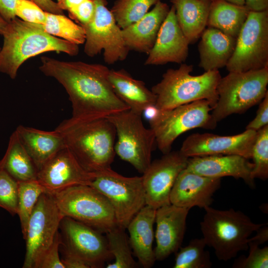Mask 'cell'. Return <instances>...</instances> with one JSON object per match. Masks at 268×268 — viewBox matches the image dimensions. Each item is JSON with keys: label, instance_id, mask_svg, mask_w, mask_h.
<instances>
[{"label": "cell", "instance_id": "6da1fadb", "mask_svg": "<svg viewBox=\"0 0 268 268\" xmlns=\"http://www.w3.org/2000/svg\"><path fill=\"white\" fill-rule=\"evenodd\" d=\"M40 71L54 78L65 89L71 103V119L107 117L130 109L114 92L108 75L110 69L100 64L63 61L41 58Z\"/></svg>", "mask_w": 268, "mask_h": 268}, {"label": "cell", "instance_id": "7a4b0ae2", "mask_svg": "<svg viewBox=\"0 0 268 268\" xmlns=\"http://www.w3.org/2000/svg\"><path fill=\"white\" fill-rule=\"evenodd\" d=\"M66 147L88 171L97 173L111 168L116 154L115 128L107 117L64 120L55 129Z\"/></svg>", "mask_w": 268, "mask_h": 268}, {"label": "cell", "instance_id": "3957f363", "mask_svg": "<svg viewBox=\"0 0 268 268\" xmlns=\"http://www.w3.org/2000/svg\"><path fill=\"white\" fill-rule=\"evenodd\" d=\"M0 71L15 79L20 66L27 60L45 52L55 51L76 56L78 45L47 33L43 25L24 21L18 17L8 22L2 35Z\"/></svg>", "mask_w": 268, "mask_h": 268}, {"label": "cell", "instance_id": "277c9868", "mask_svg": "<svg viewBox=\"0 0 268 268\" xmlns=\"http://www.w3.org/2000/svg\"><path fill=\"white\" fill-rule=\"evenodd\" d=\"M191 65L181 64L176 69L169 68L151 91L156 96L159 110H168L192 102L206 100L212 108L216 104L217 86L221 76L218 70H209L198 75L191 74Z\"/></svg>", "mask_w": 268, "mask_h": 268}, {"label": "cell", "instance_id": "5b68a950", "mask_svg": "<svg viewBox=\"0 0 268 268\" xmlns=\"http://www.w3.org/2000/svg\"><path fill=\"white\" fill-rule=\"evenodd\" d=\"M200 223L206 246L212 248L217 258L227 261L248 250L250 236L265 224L254 222L240 210L217 209L207 206Z\"/></svg>", "mask_w": 268, "mask_h": 268}, {"label": "cell", "instance_id": "8992f818", "mask_svg": "<svg viewBox=\"0 0 268 268\" xmlns=\"http://www.w3.org/2000/svg\"><path fill=\"white\" fill-rule=\"evenodd\" d=\"M268 67L229 72L217 86L218 99L211 115L217 123L230 115L242 114L260 103L268 91Z\"/></svg>", "mask_w": 268, "mask_h": 268}, {"label": "cell", "instance_id": "52a82bcc", "mask_svg": "<svg viewBox=\"0 0 268 268\" xmlns=\"http://www.w3.org/2000/svg\"><path fill=\"white\" fill-rule=\"evenodd\" d=\"M51 194L64 216L102 233H106L118 225L110 202L90 185H74Z\"/></svg>", "mask_w": 268, "mask_h": 268}, {"label": "cell", "instance_id": "ba28073f", "mask_svg": "<svg viewBox=\"0 0 268 268\" xmlns=\"http://www.w3.org/2000/svg\"><path fill=\"white\" fill-rule=\"evenodd\" d=\"M206 100H200L168 110H159L149 120L155 141L163 153L171 151L176 138L184 133L195 128L213 129L217 123Z\"/></svg>", "mask_w": 268, "mask_h": 268}, {"label": "cell", "instance_id": "9c48e42d", "mask_svg": "<svg viewBox=\"0 0 268 268\" xmlns=\"http://www.w3.org/2000/svg\"><path fill=\"white\" fill-rule=\"evenodd\" d=\"M141 116L128 109L107 118L116 130V154L143 174L151 162L152 152L156 141L153 132L150 128L145 127Z\"/></svg>", "mask_w": 268, "mask_h": 268}, {"label": "cell", "instance_id": "30bf717a", "mask_svg": "<svg viewBox=\"0 0 268 268\" xmlns=\"http://www.w3.org/2000/svg\"><path fill=\"white\" fill-rule=\"evenodd\" d=\"M92 187L110 202L118 225L126 229L132 219L146 205L142 177H125L111 168L96 173Z\"/></svg>", "mask_w": 268, "mask_h": 268}, {"label": "cell", "instance_id": "8fae6325", "mask_svg": "<svg viewBox=\"0 0 268 268\" xmlns=\"http://www.w3.org/2000/svg\"><path fill=\"white\" fill-rule=\"evenodd\" d=\"M268 67V10L249 11L226 67L244 72Z\"/></svg>", "mask_w": 268, "mask_h": 268}, {"label": "cell", "instance_id": "7c38bea8", "mask_svg": "<svg viewBox=\"0 0 268 268\" xmlns=\"http://www.w3.org/2000/svg\"><path fill=\"white\" fill-rule=\"evenodd\" d=\"M95 12L92 21L83 26L85 34L84 52L89 57L103 51L105 62L109 65L125 60L129 50L123 39L122 29L107 7V0H94Z\"/></svg>", "mask_w": 268, "mask_h": 268}, {"label": "cell", "instance_id": "4fadbf2b", "mask_svg": "<svg viewBox=\"0 0 268 268\" xmlns=\"http://www.w3.org/2000/svg\"><path fill=\"white\" fill-rule=\"evenodd\" d=\"M64 217L52 194L44 193L39 197L30 217L24 239L23 268H36L52 244Z\"/></svg>", "mask_w": 268, "mask_h": 268}, {"label": "cell", "instance_id": "5bb4252c", "mask_svg": "<svg viewBox=\"0 0 268 268\" xmlns=\"http://www.w3.org/2000/svg\"><path fill=\"white\" fill-rule=\"evenodd\" d=\"M59 228L62 244L89 268H103L113 258L102 233L70 217L64 216Z\"/></svg>", "mask_w": 268, "mask_h": 268}, {"label": "cell", "instance_id": "9a60e30c", "mask_svg": "<svg viewBox=\"0 0 268 268\" xmlns=\"http://www.w3.org/2000/svg\"><path fill=\"white\" fill-rule=\"evenodd\" d=\"M188 158L180 150L170 151L151 162L141 176L146 205L157 209L170 204L172 189Z\"/></svg>", "mask_w": 268, "mask_h": 268}, {"label": "cell", "instance_id": "2e32d148", "mask_svg": "<svg viewBox=\"0 0 268 268\" xmlns=\"http://www.w3.org/2000/svg\"><path fill=\"white\" fill-rule=\"evenodd\" d=\"M257 132L246 130L233 135L195 133L183 141L180 152L187 157L212 155H238L251 159Z\"/></svg>", "mask_w": 268, "mask_h": 268}, {"label": "cell", "instance_id": "e0dca14e", "mask_svg": "<svg viewBox=\"0 0 268 268\" xmlns=\"http://www.w3.org/2000/svg\"><path fill=\"white\" fill-rule=\"evenodd\" d=\"M96 173L86 170L66 147L38 171L37 181L52 194L78 185H90Z\"/></svg>", "mask_w": 268, "mask_h": 268}, {"label": "cell", "instance_id": "ac0fdd59", "mask_svg": "<svg viewBox=\"0 0 268 268\" xmlns=\"http://www.w3.org/2000/svg\"><path fill=\"white\" fill-rule=\"evenodd\" d=\"M190 209L171 203L156 210V260L163 261L181 247L186 229L187 218Z\"/></svg>", "mask_w": 268, "mask_h": 268}, {"label": "cell", "instance_id": "d6986e66", "mask_svg": "<svg viewBox=\"0 0 268 268\" xmlns=\"http://www.w3.org/2000/svg\"><path fill=\"white\" fill-rule=\"evenodd\" d=\"M189 43L177 22L173 5L158 32L152 48L147 54L145 65H163L168 63L182 64L187 59Z\"/></svg>", "mask_w": 268, "mask_h": 268}, {"label": "cell", "instance_id": "ffe728a7", "mask_svg": "<svg viewBox=\"0 0 268 268\" xmlns=\"http://www.w3.org/2000/svg\"><path fill=\"white\" fill-rule=\"evenodd\" d=\"M220 178L203 176L185 168L178 175L170 195V203L190 209L210 206L213 196L220 188Z\"/></svg>", "mask_w": 268, "mask_h": 268}, {"label": "cell", "instance_id": "44dd1931", "mask_svg": "<svg viewBox=\"0 0 268 268\" xmlns=\"http://www.w3.org/2000/svg\"><path fill=\"white\" fill-rule=\"evenodd\" d=\"M253 163L238 155H212L189 157L185 169L213 178L230 176L241 179L250 187H255L252 176Z\"/></svg>", "mask_w": 268, "mask_h": 268}, {"label": "cell", "instance_id": "7402d4cb", "mask_svg": "<svg viewBox=\"0 0 268 268\" xmlns=\"http://www.w3.org/2000/svg\"><path fill=\"white\" fill-rule=\"evenodd\" d=\"M170 8L167 3L159 0L138 21L122 29L123 39L129 50L149 53Z\"/></svg>", "mask_w": 268, "mask_h": 268}, {"label": "cell", "instance_id": "603a6c76", "mask_svg": "<svg viewBox=\"0 0 268 268\" xmlns=\"http://www.w3.org/2000/svg\"><path fill=\"white\" fill-rule=\"evenodd\" d=\"M156 209L145 205L132 219L126 229L131 248L144 268L152 267L156 261L153 249V225Z\"/></svg>", "mask_w": 268, "mask_h": 268}, {"label": "cell", "instance_id": "cb8c5ba5", "mask_svg": "<svg viewBox=\"0 0 268 268\" xmlns=\"http://www.w3.org/2000/svg\"><path fill=\"white\" fill-rule=\"evenodd\" d=\"M15 131L37 171L66 147L62 134L56 129L45 131L20 125Z\"/></svg>", "mask_w": 268, "mask_h": 268}, {"label": "cell", "instance_id": "d4e9b609", "mask_svg": "<svg viewBox=\"0 0 268 268\" xmlns=\"http://www.w3.org/2000/svg\"><path fill=\"white\" fill-rule=\"evenodd\" d=\"M108 78L115 94L131 111L142 115L146 109L155 106L156 96L151 90L126 70L110 69Z\"/></svg>", "mask_w": 268, "mask_h": 268}, {"label": "cell", "instance_id": "484cf974", "mask_svg": "<svg viewBox=\"0 0 268 268\" xmlns=\"http://www.w3.org/2000/svg\"><path fill=\"white\" fill-rule=\"evenodd\" d=\"M200 37L199 66L205 71L226 67L234 52L236 39L211 27L205 28Z\"/></svg>", "mask_w": 268, "mask_h": 268}, {"label": "cell", "instance_id": "4316f807", "mask_svg": "<svg viewBox=\"0 0 268 268\" xmlns=\"http://www.w3.org/2000/svg\"><path fill=\"white\" fill-rule=\"evenodd\" d=\"M212 0H170L178 24L189 44L200 38L207 26Z\"/></svg>", "mask_w": 268, "mask_h": 268}, {"label": "cell", "instance_id": "83f0119b", "mask_svg": "<svg viewBox=\"0 0 268 268\" xmlns=\"http://www.w3.org/2000/svg\"><path fill=\"white\" fill-rule=\"evenodd\" d=\"M249 12L245 5L235 4L224 0H212L207 26L236 39Z\"/></svg>", "mask_w": 268, "mask_h": 268}, {"label": "cell", "instance_id": "f1b7e54d", "mask_svg": "<svg viewBox=\"0 0 268 268\" xmlns=\"http://www.w3.org/2000/svg\"><path fill=\"white\" fill-rule=\"evenodd\" d=\"M0 165L17 182L37 179V169L14 131Z\"/></svg>", "mask_w": 268, "mask_h": 268}, {"label": "cell", "instance_id": "f546056e", "mask_svg": "<svg viewBox=\"0 0 268 268\" xmlns=\"http://www.w3.org/2000/svg\"><path fill=\"white\" fill-rule=\"evenodd\" d=\"M46 16L43 27L47 33L78 45L84 43L85 34L82 26L64 14L46 12Z\"/></svg>", "mask_w": 268, "mask_h": 268}, {"label": "cell", "instance_id": "4dcf8cb0", "mask_svg": "<svg viewBox=\"0 0 268 268\" xmlns=\"http://www.w3.org/2000/svg\"><path fill=\"white\" fill-rule=\"evenodd\" d=\"M125 229L117 225L105 233L110 253L114 259L113 263L107 265V268L136 267Z\"/></svg>", "mask_w": 268, "mask_h": 268}, {"label": "cell", "instance_id": "1f68e13d", "mask_svg": "<svg viewBox=\"0 0 268 268\" xmlns=\"http://www.w3.org/2000/svg\"><path fill=\"white\" fill-rule=\"evenodd\" d=\"M18 182V198L17 214L20 221L23 238L26 235L28 221L39 197L46 193L37 181L33 180Z\"/></svg>", "mask_w": 268, "mask_h": 268}, {"label": "cell", "instance_id": "d6a6232c", "mask_svg": "<svg viewBox=\"0 0 268 268\" xmlns=\"http://www.w3.org/2000/svg\"><path fill=\"white\" fill-rule=\"evenodd\" d=\"M160 0H117L110 10L117 25L124 29L143 17Z\"/></svg>", "mask_w": 268, "mask_h": 268}, {"label": "cell", "instance_id": "836d02e7", "mask_svg": "<svg viewBox=\"0 0 268 268\" xmlns=\"http://www.w3.org/2000/svg\"><path fill=\"white\" fill-rule=\"evenodd\" d=\"M203 238H195L177 251L174 268H209L212 266L209 252Z\"/></svg>", "mask_w": 268, "mask_h": 268}, {"label": "cell", "instance_id": "e575fe53", "mask_svg": "<svg viewBox=\"0 0 268 268\" xmlns=\"http://www.w3.org/2000/svg\"><path fill=\"white\" fill-rule=\"evenodd\" d=\"M254 166L252 176L255 180L268 178V125L257 131L252 157Z\"/></svg>", "mask_w": 268, "mask_h": 268}, {"label": "cell", "instance_id": "d590c367", "mask_svg": "<svg viewBox=\"0 0 268 268\" xmlns=\"http://www.w3.org/2000/svg\"><path fill=\"white\" fill-rule=\"evenodd\" d=\"M18 182L0 165V207L17 214Z\"/></svg>", "mask_w": 268, "mask_h": 268}, {"label": "cell", "instance_id": "8d00e7d4", "mask_svg": "<svg viewBox=\"0 0 268 268\" xmlns=\"http://www.w3.org/2000/svg\"><path fill=\"white\" fill-rule=\"evenodd\" d=\"M249 254L239 258L233 264L237 268H268V247L263 248L254 243H248Z\"/></svg>", "mask_w": 268, "mask_h": 268}, {"label": "cell", "instance_id": "74e56055", "mask_svg": "<svg viewBox=\"0 0 268 268\" xmlns=\"http://www.w3.org/2000/svg\"><path fill=\"white\" fill-rule=\"evenodd\" d=\"M15 15L24 21L43 25L46 20V12L32 1L18 0Z\"/></svg>", "mask_w": 268, "mask_h": 268}, {"label": "cell", "instance_id": "f35d334b", "mask_svg": "<svg viewBox=\"0 0 268 268\" xmlns=\"http://www.w3.org/2000/svg\"><path fill=\"white\" fill-rule=\"evenodd\" d=\"M62 241L61 234L58 231L52 244L41 257L36 268H65L59 254Z\"/></svg>", "mask_w": 268, "mask_h": 268}, {"label": "cell", "instance_id": "ab89813d", "mask_svg": "<svg viewBox=\"0 0 268 268\" xmlns=\"http://www.w3.org/2000/svg\"><path fill=\"white\" fill-rule=\"evenodd\" d=\"M94 0H84L79 4L68 11L69 18L83 27L93 19L95 12Z\"/></svg>", "mask_w": 268, "mask_h": 268}, {"label": "cell", "instance_id": "60d3db41", "mask_svg": "<svg viewBox=\"0 0 268 268\" xmlns=\"http://www.w3.org/2000/svg\"><path fill=\"white\" fill-rule=\"evenodd\" d=\"M268 125V92L260 103L255 118L246 126V130L258 131Z\"/></svg>", "mask_w": 268, "mask_h": 268}, {"label": "cell", "instance_id": "b9f144b4", "mask_svg": "<svg viewBox=\"0 0 268 268\" xmlns=\"http://www.w3.org/2000/svg\"><path fill=\"white\" fill-rule=\"evenodd\" d=\"M59 251L62 254L61 260L65 268H89L86 264L69 251L62 242Z\"/></svg>", "mask_w": 268, "mask_h": 268}, {"label": "cell", "instance_id": "7bdbcfd3", "mask_svg": "<svg viewBox=\"0 0 268 268\" xmlns=\"http://www.w3.org/2000/svg\"><path fill=\"white\" fill-rule=\"evenodd\" d=\"M18 0H0V14L8 23L16 17L15 9Z\"/></svg>", "mask_w": 268, "mask_h": 268}, {"label": "cell", "instance_id": "ee69618b", "mask_svg": "<svg viewBox=\"0 0 268 268\" xmlns=\"http://www.w3.org/2000/svg\"><path fill=\"white\" fill-rule=\"evenodd\" d=\"M37 4L43 10L47 12L64 14L62 10L56 2L52 0H28Z\"/></svg>", "mask_w": 268, "mask_h": 268}, {"label": "cell", "instance_id": "f6af8a7d", "mask_svg": "<svg viewBox=\"0 0 268 268\" xmlns=\"http://www.w3.org/2000/svg\"><path fill=\"white\" fill-rule=\"evenodd\" d=\"M256 234L248 239V243H252L260 246L268 240V227L266 224L261 227L256 231Z\"/></svg>", "mask_w": 268, "mask_h": 268}, {"label": "cell", "instance_id": "bcb514c9", "mask_svg": "<svg viewBox=\"0 0 268 268\" xmlns=\"http://www.w3.org/2000/svg\"><path fill=\"white\" fill-rule=\"evenodd\" d=\"M244 5L249 11H262L268 10V0H245Z\"/></svg>", "mask_w": 268, "mask_h": 268}, {"label": "cell", "instance_id": "7dc6e473", "mask_svg": "<svg viewBox=\"0 0 268 268\" xmlns=\"http://www.w3.org/2000/svg\"><path fill=\"white\" fill-rule=\"evenodd\" d=\"M84 0H57V3L62 10L68 11L79 4Z\"/></svg>", "mask_w": 268, "mask_h": 268}, {"label": "cell", "instance_id": "c3c4849f", "mask_svg": "<svg viewBox=\"0 0 268 268\" xmlns=\"http://www.w3.org/2000/svg\"><path fill=\"white\" fill-rule=\"evenodd\" d=\"M8 23L0 14V35H3L7 26Z\"/></svg>", "mask_w": 268, "mask_h": 268}, {"label": "cell", "instance_id": "681fc988", "mask_svg": "<svg viewBox=\"0 0 268 268\" xmlns=\"http://www.w3.org/2000/svg\"><path fill=\"white\" fill-rule=\"evenodd\" d=\"M229 2L239 5H244L245 0H224Z\"/></svg>", "mask_w": 268, "mask_h": 268}, {"label": "cell", "instance_id": "f907efd6", "mask_svg": "<svg viewBox=\"0 0 268 268\" xmlns=\"http://www.w3.org/2000/svg\"></svg>", "mask_w": 268, "mask_h": 268}]
</instances>
